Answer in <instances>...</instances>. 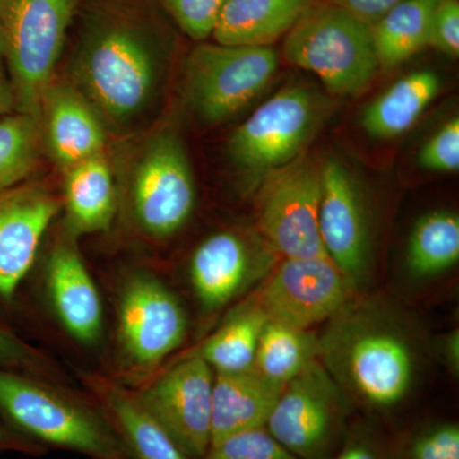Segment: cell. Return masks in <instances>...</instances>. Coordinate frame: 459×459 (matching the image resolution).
<instances>
[{
  "mask_svg": "<svg viewBox=\"0 0 459 459\" xmlns=\"http://www.w3.org/2000/svg\"><path fill=\"white\" fill-rule=\"evenodd\" d=\"M268 319L258 300L247 301L232 310L225 322L192 353L204 359L216 373L252 369L259 338Z\"/></svg>",
  "mask_w": 459,
  "mask_h": 459,
  "instance_id": "obj_24",
  "label": "cell"
},
{
  "mask_svg": "<svg viewBox=\"0 0 459 459\" xmlns=\"http://www.w3.org/2000/svg\"><path fill=\"white\" fill-rule=\"evenodd\" d=\"M262 263L255 247L237 231L205 238L189 262L190 283L199 304L207 313L222 309L258 276Z\"/></svg>",
  "mask_w": 459,
  "mask_h": 459,
  "instance_id": "obj_18",
  "label": "cell"
},
{
  "mask_svg": "<svg viewBox=\"0 0 459 459\" xmlns=\"http://www.w3.org/2000/svg\"><path fill=\"white\" fill-rule=\"evenodd\" d=\"M212 368L189 353L134 391L144 409L189 458L202 459L212 440Z\"/></svg>",
  "mask_w": 459,
  "mask_h": 459,
  "instance_id": "obj_11",
  "label": "cell"
},
{
  "mask_svg": "<svg viewBox=\"0 0 459 459\" xmlns=\"http://www.w3.org/2000/svg\"><path fill=\"white\" fill-rule=\"evenodd\" d=\"M80 2L0 0V56L13 86L16 111L40 114Z\"/></svg>",
  "mask_w": 459,
  "mask_h": 459,
  "instance_id": "obj_6",
  "label": "cell"
},
{
  "mask_svg": "<svg viewBox=\"0 0 459 459\" xmlns=\"http://www.w3.org/2000/svg\"><path fill=\"white\" fill-rule=\"evenodd\" d=\"M310 0H226L211 38L229 47H271L285 38Z\"/></svg>",
  "mask_w": 459,
  "mask_h": 459,
  "instance_id": "obj_22",
  "label": "cell"
},
{
  "mask_svg": "<svg viewBox=\"0 0 459 459\" xmlns=\"http://www.w3.org/2000/svg\"><path fill=\"white\" fill-rule=\"evenodd\" d=\"M226 0H155L165 16L193 41L212 36Z\"/></svg>",
  "mask_w": 459,
  "mask_h": 459,
  "instance_id": "obj_30",
  "label": "cell"
},
{
  "mask_svg": "<svg viewBox=\"0 0 459 459\" xmlns=\"http://www.w3.org/2000/svg\"><path fill=\"white\" fill-rule=\"evenodd\" d=\"M77 238L65 228L54 241L45 267L51 307L62 327L78 343L93 346L104 332V309Z\"/></svg>",
  "mask_w": 459,
  "mask_h": 459,
  "instance_id": "obj_16",
  "label": "cell"
},
{
  "mask_svg": "<svg viewBox=\"0 0 459 459\" xmlns=\"http://www.w3.org/2000/svg\"><path fill=\"white\" fill-rule=\"evenodd\" d=\"M429 48L451 57L459 56V0H437Z\"/></svg>",
  "mask_w": 459,
  "mask_h": 459,
  "instance_id": "obj_34",
  "label": "cell"
},
{
  "mask_svg": "<svg viewBox=\"0 0 459 459\" xmlns=\"http://www.w3.org/2000/svg\"><path fill=\"white\" fill-rule=\"evenodd\" d=\"M38 444L26 439L5 424L0 416V453L2 452H35Z\"/></svg>",
  "mask_w": 459,
  "mask_h": 459,
  "instance_id": "obj_37",
  "label": "cell"
},
{
  "mask_svg": "<svg viewBox=\"0 0 459 459\" xmlns=\"http://www.w3.org/2000/svg\"><path fill=\"white\" fill-rule=\"evenodd\" d=\"M44 153L60 171L107 153L108 132L98 111L65 77L48 87L40 105Z\"/></svg>",
  "mask_w": 459,
  "mask_h": 459,
  "instance_id": "obj_17",
  "label": "cell"
},
{
  "mask_svg": "<svg viewBox=\"0 0 459 459\" xmlns=\"http://www.w3.org/2000/svg\"><path fill=\"white\" fill-rule=\"evenodd\" d=\"M202 459H299L281 446L265 428L231 435L211 446Z\"/></svg>",
  "mask_w": 459,
  "mask_h": 459,
  "instance_id": "obj_31",
  "label": "cell"
},
{
  "mask_svg": "<svg viewBox=\"0 0 459 459\" xmlns=\"http://www.w3.org/2000/svg\"><path fill=\"white\" fill-rule=\"evenodd\" d=\"M319 234L328 258L360 282L370 265L369 207L352 172L334 159L322 165Z\"/></svg>",
  "mask_w": 459,
  "mask_h": 459,
  "instance_id": "obj_15",
  "label": "cell"
},
{
  "mask_svg": "<svg viewBox=\"0 0 459 459\" xmlns=\"http://www.w3.org/2000/svg\"><path fill=\"white\" fill-rule=\"evenodd\" d=\"M80 380L131 459H192L144 409L133 386L96 371H81Z\"/></svg>",
  "mask_w": 459,
  "mask_h": 459,
  "instance_id": "obj_19",
  "label": "cell"
},
{
  "mask_svg": "<svg viewBox=\"0 0 459 459\" xmlns=\"http://www.w3.org/2000/svg\"><path fill=\"white\" fill-rule=\"evenodd\" d=\"M62 174L63 228L75 238L110 229L119 212V192L107 153L84 160Z\"/></svg>",
  "mask_w": 459,
  "mask_h": 459,
  "instance_id": "obj_20",
  "label": "cell"
},
{
  "mask_svg": "<svg viewBox=\"0 0 459 459\" xmlns=\"http://www.w3.org/2000/svg\"><path fill=\"white\" fill-rule=\"evenodd\" d=\"M62 210V193L50 180L32 179L0 193V309H13Z\"/></svg>",
  "mask_w": 459,
  "mask_h": 459,
  "instance_id": "obj_13",
  "label": "cell"
},
{
  "mask_svg": "<svg viewBox=\"0 0 459 459\" xmlns=\"http://www.w3.org/2000/svg\"><path fill=\"white\" fill-rule=\"evenodd\" d=\"M394 459H459L457 422L429 425L412 435Z\"/></svg>",
  "mask_w": 459,
  "mask_h": 459,
  "instance_id": "obj_32",
  "label": "cell"
},
{
  "mask_svg": "<svg viewBox=\"0 0 459 459\" xmlns=\"http://www.w3.org/2000/svg\"><path fill=\"white\" fill-rule=\"evenodd\" d=\"M16 111V96L3 57L0 56V117Z\"/></svg>",
  "mask_w": 459,
  "mask_h": 459,
  "instance_id": "obj_38",
  "label": "cell"
},
{
  "mask_svg": "<svg viewBox=\"0 0 459 459\" xmlns=\"http://www.w3.org/2000/svg\"><path fill=\"white\" fill-rule=\"evenodd\" d=\"M0 416L35 444H49L92 459H131L92 398L83 400L65 385L0 369Z\"/></svg>",
  "mask_w": 459,
  "mask_h": 459,
  "instance_id": "obj_4",
  "label": "cell"
},
{
  "mask_svg": "<svg viewBox=\"0 0 459 459\" xmlns=\"http://www.w3.org/2000/svg\"><path fill=\"white\" fill-rule=\"evenodd\" d=\"M42 155L39 115L14 111L0 117V193L32 180Z\"/></svg>",
  "mask_w": 459,
  "mask_h": 459,
  "instance_id": "obj_28",
  "label": "cell"
},
{
  "mask_svg": "<svg viewBox=\"0 0 459 459\" xmlns=\"http://www.w3.org/2000/svg\"><path fill=\"white\" fill-rule=\"evenodd\" d=\"M331 459H394V449L371 428L349 429Z\"/></svg>",
  "mask_w": 459,
  "mask_h": 459,
  "instance_id": "obj_35",
  "label": "cell"
},
{
  "mask_svg": "<svg viewBox=\"0 0 459 459\" xmlns=\"http://www.w3.org/2000/svg\"><path fill=\"white\" fill-rule=\"evenodd\" d=\"M267 178L259 225L271 247L285 258L327 256L319 234L322 165L292 162Z\"/></svg>",
  "mask_w": 459,
  "mask_h": 459,
  "instance_id": "obj_12",
  "label": "cell"
},
{
  "mask_svg": "<svg viewBox=\"0 0 459 459\" xmlns=\"http://www.w3.org/2000/svg\"><path fill=\"white\" fill-rule=\"evenodd\" d=\"M355 286L328 256L285 258L258 301L271 320L312 329L342 312Z\"/></svg>",
  "mask_w": 459,
  "mask_h": 459,
  "instance_id": "obj_14",
  "label": "cell"
},
{
  "mask_svg": "<svg viewBox=\"0 0 459 459\" xmlns=\"http://www.w3.org/2000/svg\"><path fill=\"white\" fill-rule=\"evenodd\" d=\"M419 164L429 171L453 172L459 169V119L444 124L422 146Z\"/></svg>",
  "mask_w": 459,
  "mask_h": 459,
  "instance_id": "obj_33",
  "label": "cell"
},
{
  "mask_svg": "<svg viewBox=\"0 0 459 459\" xmlns=\"http://www.w3.org/2000/svg\"><path fill=\"white\" fill-rule=\"evenodd\" d=\"M117 177L119 211L133 231L151 241L177 235L192 217L197 186L188 151L171 126L132 135Z\"/></svg>",
  "mask_w": 459,
  "mask_h": 459,
  "instance_id": "obj_3",
  "label": "cell"
},
{
  "mask_svg": "<svg viewBox=\"0 0 459 459\" xmlns=\"http://www.w3.org/2000/svg\"><path fill=\"white\" fill-rule=\"evenodd\" d=\"M0 369L20 371L49 382L68 385L62 365L39 347L27 342L0 316Z\"/></svg>",
  "mask_w": 459,
  "mask_h": 459,
  "instance_id": "obj_29",
  "label": "cell"
},
{
  "mask_svg": "<svg viewBox=\"0 0 459 459\" xmlns=\"http://www.w3.org/2000/svg\"><path fill=\"white\" fill-rule=\"evenodd\" d=\"M435 4L437 0H403L370 25L380 69L400 66L429 48Z\"/></svg>",
  "mask_w": 459,
  "mask_h": 459,
  "instance_id": "obj_25",
  "label": "cell"
},
{
  "mask_svg": "<svg viewBox=\"0 0 459 459\" xmlns=\"http://www.w3.org/2000/svg\"><path fill=\"white\" fill-rule=\"evenodd\" d=\"M282 53L338 98L361 95L380 71L369 23L328 0H310L285 36Z\"/></svg>",
  "mask_w": 459,
  "mask_h": 459,
  "instance_id": "obj_5",
  "label": "cell"
},
{
  "mask_svg": "<svg viewBox=\"0 0 459 459\" xmlns=\"http://www.w3.org/2000/svg\"><path fill=\"white\" fill-rule=\"evenodd\" d=\"M349 395L320 360L281 392L265 429L299 459H331L346 437Z\"/></svg>",
  "mask_w": 459,
  "mask_h": 459,
  "instance_id": "obj_10",
  "label": "cell"
},
{
  "mask_svg": "<svg viewBox=\"0 0 459 459\" xmlns=\"http://www.w3.org/2000/svg\"><path fill=\"white\" fill-rule=\"evenodd\" d=\"M328 322L319 337V360L344 394L371 409L400 404L418 373L409 332L373 305L350 303Z\"/></svg>",
  "mask_w": 459,
  "mask_h": 459,
  "instance_id": "obj_2",
  "label": "cell"
},
{
  "mask_svg": "<svg viewBox=\"0 0 459 459\" xmlns=\"http://www.w3.org/2000/svg\"><path fill=\"white\" fill-rule=\"evenodd\" d=\"M186 332V309L174 292L150 272L129 273L120 289L117 322V355L129 382L138 386L155 376Z\"/></svg>",
  "mask_w": 459,
  "mask_h": 459,
  "instance_id": "obj_8",
  "label": "cell"
},
{
  "mask_svg": "<svg viewBox=\"0 0 459 459\" xmlns=\"http://www.w3.org/2000/svg\"><path fill=\"white\" fill-rule=\"evenodd\" d=\"M351 12L364 22L373 25L383 14L403 0H328Z\"/></svg>",
  "mask_w": 459,
  "mask_h": 459,
  "instance_id": "obj_36",
  "label": "cell"
},
{
  "mask_svg": "<svg viewBox=\"0 0 459 459\" xmlns=\"http://www.w3.org/2000/svg\"><path fill=\"white\" fill-rule=\"evenodd\" d=\"M327 100L305 83L283 87L238 126L229 155L240 171L255 179L291 165L318 133L328 113Z\"/></svg>",
  "mask_w": 459,
  "mask_h": 459,
  "instance_id": "obj_7",
  "label": "cell"
},
{
  "mask_svg": "<svg viewBox=\"0 0 459 459\" xmlns=\"http://www.w3.org/2000/svg\"><path fill=\"white\" fill-rule=\"evenodd\" d=\"M319 337L301 329L268 319L256 349L253 370L272 385L283 388L313 361L319 360Z\"/></svg>",
  "mask_w": 459,
  "mask_h": 459,
  "instance_id": "obj_26",
  "label": "cell"
},
{
  "mask_svg": "<svg viewBox=\"0 0 459 459\" xmlns=\"http://www.w3.org/2000/svg\"><path fill=\"white\" fill-rule=\"evenodd\" d=\"M459 259V217L449 211H434L420 217L407 246V265L418 277H433L448 271Z\"/></svg>",
  "mask_w": 459,
  "mask_h": 459,
  "instance_id": "obj_27",
  "label": "cell"
},
{
  "mask_svg": "<svg viewBox=\"0 0 459 459\" xmlns=\"http://www.w3.org/2000/svg\"><path fill=\"white\" fill-rule=\"evenodd\" d=\"M439 90L440 78L433 71L404 75L365 108L362 128L377 140L398 137L418 122Z\"/></svg>",
  "mask_w": 459,
  "mask_h": 459,
  "instance_id": "obj_23",
  "label": "cell"
},
{
  "mask_svg": "<svg viewBox=\"0 0 459 459\" xmlns=\"http://www.w3.org/2000/svg\"><path fill=\"white\" fill-rule=\"evenodd\" d=\"M279 62L272 47L198 42L184 63V99L199 120L221 124L261 95Z\"/></svg>",
  "mask_w": 459,
  "mask_h": 459,
  "instance_id": "obj_9",
  "label": "cell"
},
{
  "mask_svg": "<svg viewBox=\"0 0 459 459\" xmlns=\"http://www.w3.org/2000/svg\"><path fill=\"white\" fill-rule=\"evenodd\" d=\"M444 359L446 364L453 370V373L458 374L459 370V332L455 329L451 333L444 337L443 343Z\"/></svg>",
  "mask_w": 459,
  "mask_h": 459,
  "instance_id": "obj_39",
  "label": "cell"
},
{
  "mask_svg": "<svg viewBox=\"0 0 459 459\" xmlns=\"http://www.w3.org/2000/svg\"><path fill=\"white\" fill-rule=\"evenodd\" d=\"M155 0H81L65 80L108 134L146 131L164 89L174 35Z\"/></svg>",
  "mask_w": 459,
  "mask_h": 459,
  "instance_id": "obj_1",
  "label": "cell"
},
{
  "mask_svg": "<svg viewBox=\"0 0 459 459\" xmlns=\"http://www.w3.org/2000/svg\"><path fill=\"white\" fill-rule=\"evenodd\" d=\"M282 388L255 370L216 373L212 397L211 446L231 435L265 428Z\"/></svg>",
  "mask_w": 459,
  "mask_h": 459,
  "instance_id": "obj_21",
  "label": "cell"
}]
</instances>
